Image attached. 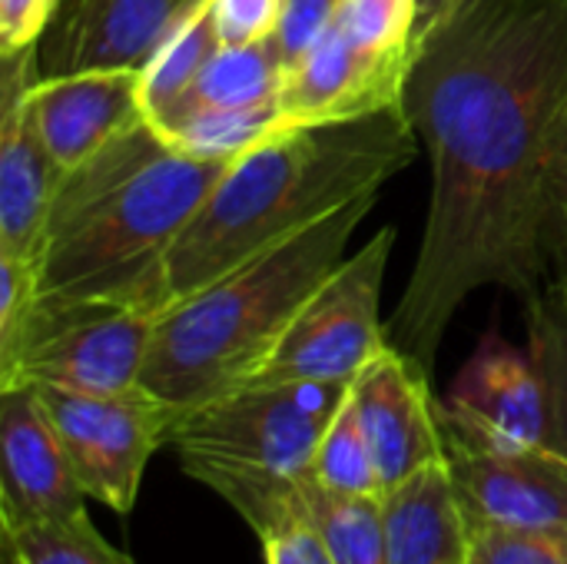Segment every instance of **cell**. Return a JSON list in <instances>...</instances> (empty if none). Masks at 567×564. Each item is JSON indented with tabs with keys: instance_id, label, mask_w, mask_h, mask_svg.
Returning a JSON list of instances; mask_svg holds the SVG:
<instances>
[{
	"instance_id": "cell-1",
	"label": "cell",
	"mask_w": 567,
	"mask_h": 564,
	"mask_svg": "<svg viewBox=\"0 0 567 564\" xmlns=\"http://www.w3.org/2000/svg\"><path fill=\"white\" fill-rule=\"evenodd\" d=\"M567 106V0H452L412 37L402 110L432 196L389 342L435 369L485 286L528 302L551 276L548 156Z\"/></svg>"
},
{
	"instance_id": "cell-2",
	"label": "cell",
	"mask_w": 567,
	"mask_h": 564,
	"mask_svg": "<svg viewBox=\"0 0 567 564\" xmlns=\"http://www.w3.org/2000/svg\"><path fill=\"white\" fill-rule=\"evenodd\" d=\"M419 153L402 106L342 120L286 126L236 156L156 273V309L306 233L336 209L379 193Z\"/></svg>"
},
{
	"instance_id": "cell-3",
	"label": "cell",
	"mask_w": 567,
	"mask_h": 564,
	"mask_svg": "<svg viewBox=\"0 0 567 564\" xmlns=\"http://www.w3.org/2000/svg\"><path fill=\"white\" fill-rule=\"evenodd\" d=\"M229 163L169 146L150 120L66 170L33 256L37 299H116L159 316L156 273Z\"/></svg>"
},
{
	"instance_id": "cell-4",
	"label": "cell",
	"mask_w": 567,
	"mask_h": 564,
	"mask_svg": "<svg viewBox=\"0 0 567 564\" xmlns=\"http://www.w3.org/2000/svg\"><path fill=\"white\" fill-rule=\"evenodd\" d=\"M379 193L213 279L156 316L140 386L176 416L243 389L306 299L336 273Z\"/></svg>"
},
{
	"instance_id": "cell-5",
	"label": "cell",
	"mask_w": 567,
	"mask_h": 564,
	"mask_svg": "<svg viewBox=\"0 0 567 564\" xmlns=\"http://www.w3.org/2000/svg\"><path fill=\"white\" fill-rule=\"evenodd\" d=\"M352 382L243 386L176 416L179 462H213L276 475H312L316 449Z\"/></svg>"
},
{
	"instance_id": "cell-6",
	"label": "cell",
	"mask_w": 567,
	"mask_h": 564,
	"mask_svg": "<svg viewBox=\"0 0 567 564\" xmlns=\"http://www.w3.org/2000/svg\"><path fill=\"white\" fill-rule=\"evenodd\" d=\"M156 312L116 302H43L27 316V326L7 359H0V389L50 386L86 396H120L140 389Z\"/></svg>"
},
{
	"instance_id": "cell-7",
	"label": "cell",
	"mask_w": 567,
	"mask_h": 564,
	"mask_svg": "<svg viewBox=\"0 0 567 564\" xmlns=\"http://www.w3.org/2000/svg\"><path fill=\"white\" fill-rule=\"evenodd\" d=\"M392 246L395 226H382L362 249L346 256L306 299L246 386L355 382V376L392 346L389 326L379 319Z\"/></svg>"
},
{
	"instance_id": "cell-8",
	"label": "cell",
	"mask_w": 567,
	"mask_h": 564,
	"mask_svg": "<svg viewBox=\"0 0 567 564\" xmlns=\"http://www.w3.org/2000/svg\"><path fill=\"white\" fill-rule=\"evenodd\" d=\"M50 416L86 499L126 515L140 499L146 462L169 445L176 412L143 386L120 396L33 389Z\"/></svg>"
},
{
	"instance_id": "cell-9",
	"label": "cell",
	"mask_w": 567,
	"mask_h": 564,
	"mask_svg": "<svg viewBox=\"0 0 567 564\" xmlns=\"http://www.w3.org/2000/svg\"><path fill=\"white\" fill-rule=\"evenodd\" d=\"M445 469L472 529H525L567 535V459L548 445H488L442 416Z\"/></svg>"
},
{
	"instance_id": "cell-10",
	"label": "cell",
	"mask_w": 567,
	"mask_h": 564,
	"mask_svg": "<svg viewBox=\"0 0 567 564\" xmlns=\"http://www.w3.org/2000/svg\"><path fill=\"white\" fill-rule=\"evenodd\" d=\"M432 376L405 352L389 346L352 382V406L372 449L385 495L445 462V439Z\"/></svg>"
},
{
	"instance_id": "cell-11",
	"label": "cell",
	"mask_w": 567,
	"mask_h": 564,
	"mask_svg": "<svg viewBox=\"0 0 567 564\" xmlns=\"http://www.w3.org/2000/svg\"><path fill=\"white\" fill-rule=\"evenodd\" d=\"M0 57V256L33 263L63 170L50 156L30 106V90L43 76L37 70V43Z\"/></svg>"
},
{
	"instance_id": "cell-12",
	"label": "cell",
	"mask_w": 567,
	"mask_h": 564,
	"mask_svg": "<svg viewBox=\"0 0 567 564\" xmlns=\"http://www.w3.org/2000/svg\"><path fill=\"white\" fill-rule=\"evenodd\" d=\"M409 57L412 47H362L329 27L326 37L299 63H292L282 80V126L342 123L402 106Z\"/></svg>"
},
{
	"instance_id": "cell-13",
	"label": "cell",
	"mask_w": 567,
	"mask_h": 564,
	"mask_svg": "<svg viewBox=\"0 0 567 564\" xmlns=\"http://www.w3.org/2000/svg\"><path fill=\"white\" fill-rule=\"evenodd\" d=\"M86 512V492L30 386L0 389V529Z\"/></svg>"
},
{
	"instance_id": "cell-14",
	"label": "cell",
	"mask_w": 567,
	"mask_h": 564,
	"mask_svg": "<svg viewBox=\"0 0 567 564\" xmlns=\"http://www.w3.org/2000/svg\"><path fill=\"white\" fill-rule=\"evenodd\" d=\"M442 416L488 445H545L548 406L532 356L498 336H488L462 366L449 399L442 402Z\"/></svg>"
},
{
	"instance_id": "cell-15",
	"label": "cell",
	"mask_w": 567,
	"mask_h": 564,
	"mask_svg": "<svg viewBox=\"0 0 567 564\" xmlns=\"http://www.w3.org/2000/svg\"><path fill=\"white\" fill-rule=\"evenodd\" d=\"M203 0H66L47 30L50 73L140 70Z\"/></svg>"
},
{
	"instance_id": "cell-16",
	"label": "cell",
	"mask_w": 567,
	"mask_h": 564,
	"mask_svg": "<svg viewBox=\"0 0 567 564\" xmlns=\"http://www.w3.org/2000/svg\"><path fill=\"white\" fill-rule=\"evenodd\" d=\"M30 106L47 150L63 173L146 120L140 70L133 66L47 73L33 83Z\"/></svg>"
},
{
	"instance_id": "cell-17",
	"label": "cell",
	"mask_w": 567,
	"mask_h": 564,
	"mask_svg": "<svg viewBox=\"0 0 567 564\" xmlns=\"http://www.w3.org/2000/svg\"><path fill=\"white\" fill-rule=\"evenodd\" d=\"M382 505L389 564H472V525L445 462L392 489Z\"/></svg>"
},
{
	"instance_id": "cell-18",
	"label": "cell",
	"mask_w": 567,
	"mask_h": 564,
	"mask_svg": "<svg viewBox=\"0 0 567 564\" xmlns=\"http://www.w3.org/2000/svg\"><path fill=\"white\" fill-rule=\"evenodd\" d=\"M286 70L289 66L282 60L276 33L246 47H219L203 66L199 80L153 126H166L169 120L193 110H239L279 100Z\"/></svg>"
},
{
	"instance_id": "cell-19",
	"label": "cell",
	"mask_w": 567,
	"mask_h": 564,
	"mask_svg": "<svg viewBox=\"0 0 567 564\" xmlns=\"http://www.w3.org/2000/svg\"><path fill=\"white\" fill-rule=\"evenodd\" d=\"M528 356L545 386V445L567 459V276L551 269L545 286L525 302Z\"/></svg>"
},
{
	"instance_id": "cell-20",
	"label": "cell",
	"mask_w": 567,
	"mask_h": 564,
	"mask_svg": "<svg viewBox=\"0 0 567 564\" xmlns=\"http://www.w3.org/2000/svg\"><path fill=\"white\" fill-rule=\"evenodd\" d=\"M219 33L213 23L209 0L186 13L173 33L156 47V53L140 66V100L150 123H156L203 73V66L219 50Z\"/></svg>"
},
{
	"instance_id": "cell-21",
	"label": "cell",
	"mask_w": 567,
	"mask_h": 564,
	"mask_svg": "<svg viewBox=\"0 0 567 564\" xmlns=\"http://www.w3.org/2000/svg\"><path fill=\"white\" fill-rule=\"evenodd\" d=\"M159 136L199 160H216V163H233L266 136H272L282 126V110L279 100L259 103V106H239V110H193L166 126H156Z\"/></svg>"
},
{
	"instance_id": "cell-22",
	"label": "cell",
	"mask_w": 567,
	"mask_h": 564,
	"mask_svg": "<svg viewBox=\"0 0 567 564\" xmlns=\"http://www.w3.org/2000/svg\"><path fill=\"white\" fill-rule=\"evenodd\" d=\"M306 515L326 539L336 564H389L382 499H349L309 482Z\"/></svg>"
},
{
	"instance_id": "cell-23",
	"label": "cell",
	"mask_w": 567,
	"mask_h": 564,
	"mask_svg": "<svg viewBox=\"0 0 567 564\" xmlns=\"http://www.w3.org/2000/svg\"><path fill=\"white\" fill-rule=\"evenodd\" d=\"M312 479L336 492V495H349V499H385L372 449L365 442V432L359 425L355 406H352V389L342 402V409L336 412V419L329 422L316 459H312Z\"/></svg>"
},
{
	"instance_id": "cell-24",
	"label": "cell",
	"mask_w": 567,
	"mask_h": 564,
	"mask_svg": "<svg viewBox=\"0 0 567 564\" xmlns=\"http://www.w3.org/2000/svg\"><path fill=\"white\" fill-rule=\"evenodd\" d=\"M3 539L23 564H136L96 532L86 512L3 532Z\"/></svg>"
},
{
	"instance_id": "cell-25",
	"label": "cell",
	"mask_w": 567,
	"mask_h": 564,
	"mask_svg": "<svg viewBox=\"0 0 567 564\" xmlns=\"http://www.w3.org/2000/svg\"><path fill=\"white\" fill-rule=\"evenodd\" d=\"M472 564H567V535L525 529H472Z\"/></svg>"
},
{
	"instance_id": "cell-26",
	"label": "cell",
	"mask_w": 567,
	"mask_h": 564,
	"mask_svg": "<svg viewBox=\"0 0 567 564\" xmlns=\"http://www.w3.org/2000/svg\"><path fill=\"white\" fill-rule=\"evenodd\" d=\"M286 0H209L223 47L259 43L276 33Z\"/></svg>"
},
{
	"instance_id": "cell-27",
	"label": "cell",
	"mask_w": 567,
	"mask_h": 564,
	"mask_svg": "<svg viewBox=\"0 0 567 564\" xmlns=\"http://www.w3.org/2000/svg\"><path fill=\"white\" fill-rule=\"evenodd\" d=\"M37 306V273L30 259L0 256V359H7Z\"/></svg>"
},
{
	"instance_id": "cell-28",
	"label": "cell",
	"mask_w": 567,
	"mask_h": 564,
	"mask_svg": "<svg viewBox=\"0 0 567 564\" xmlns=\"http://www.w3.org/2000/svg\"><path fill=\"white\" fill-rule=\"evenodd\" d=\"M342 0H286L282 20L276 27V43L282 50L286 66L299 63L332 27ZM289 73V70H286Z\"/></svg>"
},
{
	"instance_id": "cell-29",
	"label": "cell",
	"mask_w": 567,
	"mask_h": 564,
	"mask_svg": "<svg viewBox=\"0 0 567 564\" xmlns=\"http://www.w3.org/2000/svg\"><path fill=\"white\" fill-rule=\"evenodd\" d=\"M63 0H0V53L33 47L56 20Z\"/></svg>"
},
{
	"instance_id": "cell-30",
	"label": "cell",
	"mask_w": 567,
	"mask_h": 564,
	"mask_svg": "<svg viewBox=\"0 0 567 564\" xmlns=\"http://www.w3.org/2000/svg\"><path fill=\"white\" fill-rule=\"evenodd\" d=\"M266 564H336L326 539L312 522H292L289 529L262 542Z\"/></svg>"
},
{
	"instance_id": "cell-31",
	"label": "cell",
	"mask_w": 567,
	"mask_h": 564,
	"mask_svg": "<svg viewBox=\"0 0 567 564\" xmlns=\"http://www.w3.org/2000/svg\"><path fill=\"white\" fill-rule=\"evenodd\" d=\"M545 189H548V209L567 203V106L551 143V156H548V173H545ZM551 229V226H548Z\"/></svg>"
},
{
	"instance_id": "cell-32",
	"label": "cell",
	"mask_w": 567,
	"mask_h": 564,
	"mask_svg": "<svg viewBox=\"0 0 567 564\" xmlns=\"http://www.w3.org/2000/svg\"><path fill=\"white\" fill-rule=\"evenodd\" d=\"M551 269H561L567 276V203L551 209Z\"/></svg>"
},
{
	"instance_id": "cell-33",
	"label": "cell",
	"mask_w": 567,
	"mask_h": 564,
	"mask_svg": "<svg viewBox=\"0 0 567 564\" xmlns=\"http://www.w3.org/2000/svg\"><path fill=\"white\" fill-rule=\"evenodd\" d=\"M449 3H452V0H419V3H415V30L425 27L435 13H442Z\"/></svg>"
},
{
	"instance_id": "cell-34",
	"label": "cell",
	"mask_w": 567,
	"mask_h": 564,
	"mask_svg": "<svg viewBox=\"0 0 567 564\" xmlns=\"http://www.w3.org/2000/svg\"><path fill=\"white\" fill-rule=\"evenodd\" d=\"M0 564H23L20 562V555L13 552V545H10L7 539H3V548H0Z\"/></svg>"
},
{
	"instance_id": "cell-35",
	"label": "cell",
	"mask_w": 567,
	"mask_h": 564,
	"mask_svg": "<svg viewBox=\"0 0 567 564\" xmlns=\"http://www.w3.org/2000/svg\"><path fill=\"white\" fill-rule=\"evenodd\" d=\"M399 3H412V7H415V3H419V0H399Z\"/></svg>"
}]
</instances>
